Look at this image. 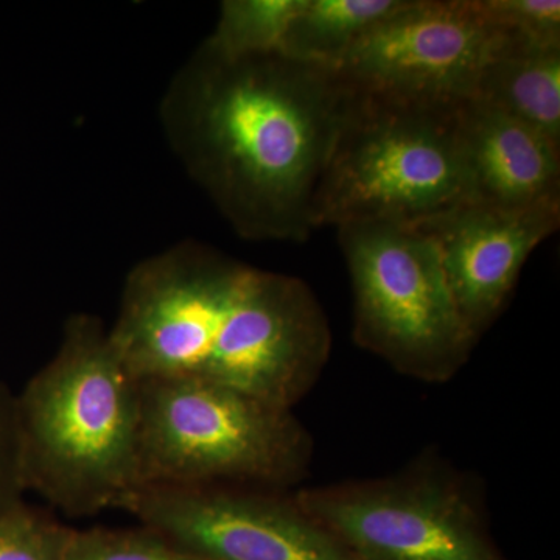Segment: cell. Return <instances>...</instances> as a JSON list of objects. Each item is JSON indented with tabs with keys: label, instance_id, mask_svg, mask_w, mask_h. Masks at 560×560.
Returning a JSON list of instances; mask_svg holds the SVG:
<instances>
[{
	"label": "cell",
	"instance_id": "6da1fadb",
	"mask_svg": "<svg viewBox=\"0 0 560 560\" xmlns=\"http://www.w3.org/2000/svg\"><path fill=\"white\" fill-rule=\"evenodd\" d=\"M335 69L283 54L231 58L205 43L160 103L162 135L238 237L305 242L346 105Z\"/></svg>",
	"mask_w": 560,
	"mask_h": 560
},
{
	"label": "cell",
	"instance_id": "7a4b0ae2",
	"mask_svg": "<svg viewBox=\"0 0 560 560\" xmlns=\"http://www.w3.org/2000/svg\"><path fill=\"white\" fill-rule=\"evenodd\" d=\"M109 334L138 381L205 382L289 410L331 350L329 320L304 280L197 241L128 271Z\"/></svg>",
	"mask_w": 560,
	"mask_h": 560
},
{
	"label": "cell",
	"instance_id": "3957f363",
	"mask_svg": "<svg viewBox=\"0 0 560 560\" xmlns=\"http://www.w3.org/2000/svg\"><path fill=\"white\" fill-rule=\"evenodd\" d=\"M25 490L69 517L119 510L139 489V381L109 326L73 313L54 357L16 394Z\"/></svg>",
	"mask_w": 560,
	"mask_h": 560
},
{
	"label": "cell",
	"instance_id": "277c9868",
	"mask_svg": "<svg viewBox=\"0 0 560 560\" xmlns=\"http://www.w3.org/2000/svg\"><path fill=\"white\" fill-rule=\"evenodd\" d=\"M139 489L294 490L315 445L289 408L224 386L139 381Z\"/></svg>",
	"mask_w": 560,
	"mask_h": 560
},
{
	"label": "cell",
	"instance_id": "5b68a950",
	"mask_svg": "<svg viewBox=\"0 0 560 560\" xmlns=\"http://www.w3.org/2000/svg\"><path fill=\"white\" fill-rule=\"evenodd\" d=\"M346 92L337 138L313 200V230L416 224L467 200L460 105Z\"/></svg>",
	"mask_w": 560,
	"mask_h": 560
},
{
	"label": "cell",
	"instance_id": "8992f818",
	"mask_svg": "<svg viewBox=\"0 0 560 560\" xmlns=\"http://www.w3.org/2000/svg\"><path fill=\"white\" fill-rule=\"evenodd\" d=\"M353 294V340L401 375L452 381L477 340L453 300L440 254L410 224L337 228Z\"/></svg>",
	"mask_w": 560,
	"mask_h": 560
},
{
	"label": "cell",
	"instance_id": "52a82bcc",
	"mask_svg": "<svg viewBox=\"0 0 560 560\" xmlns=\"http://www.w3.org/2000/svg\"><path fill=\"white\" fill-rule=\"evenodd\" d=\"M294 492L357 560H508L480 490L430 453L389 477Z\"/></svg>",
	"mask_w": 560,
	"mask_h": 560
},
{
	"label": "cell",
	"instance_id": "ba28073f",
	"mask_svg": "<svg viewBox=\"0 0 560 560\" xmlns=\"http://www.w3.org/2000/svg\"><path fill=\"white\" fill-rule=\"evenodd\" d=\"M514 43L481 0H405L335 72L350 91L458 106L474 98L486 68Z\"/></svg>",
	"mask_w": 560,
	"mask_h": 560
},
{
	"label": "cell",
	"instance_id": "9c48e42d",
	"mask_svg": "<svg viewBox=\"0 0 560 560\" xmlns=\"http://www.w3.org/2000/svg\"><path fill=\"white\" fill-rule=\"evenodd\" d=\"M119 510L209 560H357L294 490H135Z\"/></svg>",
	"mask_w": 560,
	"mask_h": 560
},
{
	"label": "cell",
	"instance_id": "30bf717a",
	"mask_svg": "<svg viewBox=\"0 0 560 560\" xmlns=\"http://www.w3.org/2000/svg\"><path fill=\"white\" fill-rule=\"evenodd\" d=\"M433 242L475 340L503 313L523 265L560 226V202L522 210L460 201L410 224Z\"/></svg>",
	"mask_w": 560,
	"mask_h": 560
},
{
	"label": "cell",
	"instance_id": "8fae6325",
	"mask_svg": "<svg viewBox=\"0 0 560 560\" xmlns=\"http://www.w3.org/2000/svg\"><path fill=\"white\" fill-rule=\"evenodd\" d=\"M467 201L522 210L560 202V145L480 102L459 108Z\"/></svg>",
	"mask_w": 560,
	"mask_h": 560
},
{
	"label": "cell",
	"instance_id": "7c38bea8",
	"mask_svg": "<svg viewBox=\"0 0 560 560\" xmlns=\"http://www.w3.org/2000/svg\"><path fill=\"white\" fill-rule=\"evenodd\" d=\"M471 101L523 121L560 145V47L512 44L486 68Z\"/></svg>",
	"mask_w": 560,
	"mask_h": 560
},
{
	"label": "cell",
	"instance_id": "4fadbf2b",
	"mask_svg": "<svg viewBox=\"0 0 560 560\" xmlns=\"http://www.w3.org/2000/svg\"><path fill=\"white\" fill-rule=\"evenodd\" d=\"M405 0H302L282 54L335 69L364 33L404 5Z\"/></svg>",
	"mask_w": 560,
	"mask_h": 560
},
{
	"label": "cell",
	"instance_id": "5bb4252c",
	"mask_svg": "<svg viewBox=\"0 0 560 560\" xmlns=\"http://www.w3.org/2000/svg\"><path fill=\"white\" fill-rule=\"evenodd\" d=\"M302 0H224L212 33L202 40L224 57L282 54Z\"/></svg>",
	"mask_w": 560,
	"mask_h": 560
},
{
	"label": "cell",
	"instance_id": "9a60e30c",
	"mask_svg": "<svg viewBox=\"0 0 560 560\" xmlns=\"http://www.w3.org/2000/svg\"><path fill=\"white\" fill-rule=\"evenodd\" d=\"M68 560H209L178 540L139 523L130 528L73 530Z\"/></svg>",
	"mask_w": 560,
	"mask_h": 560
},
{
	"label": "cell",
	"instance_id": "2e32d148",
	"mask_svg": "<svg viewBox=\"0 0 560 560\" xmlns=\"http://www.w3.org/2000/svg\"><path fill=\"white\" fill-rule=\"evenodd\" d=\"M73 530L21 501L0 514V560H68Z\"/></svg>",
	"mask_w": 560,
	"mask_h": 560
},
{
	"label": "cell",
	"instance_id": "e0dca14e",
	"mask_svg": "<svg viewBox=\"0 0 560 560\" xmlns=\"http://www.w3.org/2000/svg\"><path fill=\"white\" fill-rule=\"evenodd\" d=\"M490 20L515 43L560 47L559 0H481Z\"/></svg>",
	"mask_w": 560,
	"mask_h": 560
},
{
	"label": "cell",
	"instance_id": "ac0fdd59",
	"mask_svg": "<svg viewBox=\"0 0 560 560\" xmlns=\"http://www.w3.org/2000/svg\"><path fill=\"white\" fill-rule=\"evenodd\" d=\"M16 394L0 381V514L24 501Z\"/></svg>",
	"mask_w": 560,
	"mask_h": 560
}]
</instances>
